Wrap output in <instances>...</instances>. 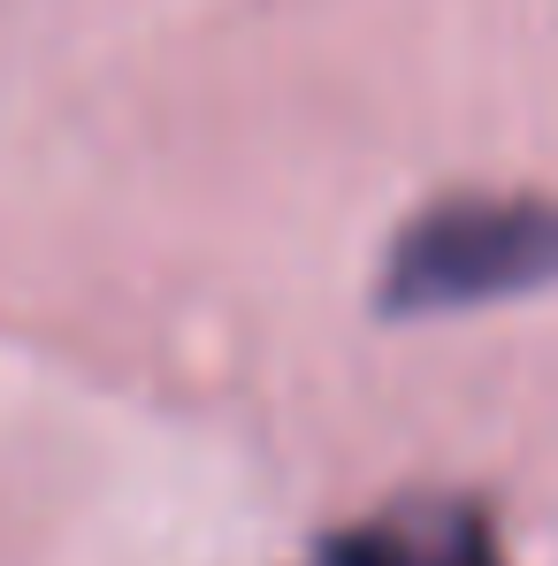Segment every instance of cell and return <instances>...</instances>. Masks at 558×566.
Masks as SVG:
<instances>
[{
  "mask_svg": "<svg viewBox=\"0 0 558 566\" xmlns=\"http://www.w3.org/2000/svg\"><path fill=\"white\" fill-rule=\"evenodd\" d=\"M306 566H505L497 521L466 490H413L375 505L368 521L322 536Z\"/></svg>",
  "mask_w": 558,
  "mask_h": 566,
  "instance_id": "7a4b0ae2",
  "label": "cell"
},
{
  "mask_svg": "<svg viewBox=\"0 0 558 566\" xmlns=\"http://www.w3.org/2000/svg\"><path fill=\"white\" fill-rule=\"evenodd\" d=\"M558 283V199L544 191H436L390 245L375 276L382 322L474 314Z\"/></svg>",
  "mask_w": 558,
  "mask_h": 566,
  "instance_id": "6da1fadb",
  "label": "cell"
}]
</instances>
